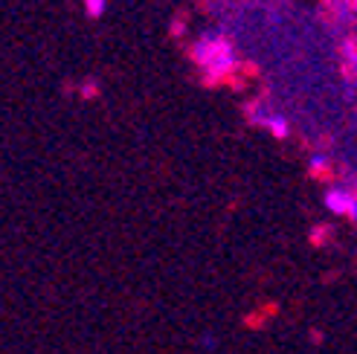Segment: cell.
<instances>
[{"label":"cell","mask_w":357,"mask_h":354,"mask_svg":"<svg viewBox=\"0 0 357 354\" xmlns=\"http://www.w3.org/2000/svg\"><path fill=\"white\" fill-rule=\"evenodd\" d=\"M189 56H192L195 64H198V70L204 73V79H206L209 84L227 82V79L238 70L236 44L229 41L221 29H206V32H201L198 38H195Z\"/></svg>","instance_id":"6da1fadb"},{"label":"cell","mask_w":357,"mask_h":354,"mask_svg":"<svg viewBox=\"0 0 357 354\" xmlns=\"http://www.w3.org/2000/svg\"><path fill=\"white\" fill-rule=\"evenodd\" d=\"M326 209L334 215H346L349 221H357V192L351 186L334 183L326 189Z\"/></svg>","instance_id":"7a4b0ae2"},{"label":"cell","mask_w":357,"mask_h":354,"mask_svg":"<svg viewBox=\"0 0 357 354\" xmlns=\"http://www.w3.org/2000/svg\"><path fill=\"white\" fill-rule=\"evenodd\" d=\"M340 64L346 82H357V35H346L340 41Z\"/></svg>","instance_id":"3957f363"},{"label":"cell","mask_w":357,"mask_h":354,"mask_svg":"<svg viewBox=\"0 0 357 354\" xmlns=\"http://www.w3.org/2000/svg\"><path fill=\"white\" fill-rule=\"evenodd\" d=\"M273 116V111L267 108V102L264 99H256V102H250L247 105V119L253 122V125H261V128H267V119Z\"/></svg>","instance_id":"277c9868"},{"label":"cell","mask_w":357,"mask_h":354,"mask_svg":"<svg viewBox=\"0 0 357 354\" xmlns=\"http://www.w3.org/2000/svg\"><path fill=\"white\" fill-rule=\"evenodd\" d=\"M267 131H271L276 139H288L291 137V119L284 116V114H276L273 111V116L267 119Z\"/></svg>","instance_id":"5b68a950"},{"label":"cell","mask_w":357,"mask_h":354,"mask_svg":"<svg viewBox=\"0 0 357 354\" xmlns=\"http://www.w3.org/2000/svg\"><path fill=\"white\" fill-rule=\"evenodd\" d=\"M308 169H311V174L314 177H326L328 171H331V160H328V157L326 154H311V160H308Z\"/></svg>","instance_id":"8992f818"},{"label":"cell","mask_w":357,"mask_h":354,"mask_svg":"<svg viewBox=\"0 0 357 354\" xmlns=\"http://www.w3.org/2000/svg\"><path fill=\"white\" fill-rule=\"evenodd\" d=\"M105 9H108V0H84V12L91 17H102Z\"/></svg>","instance_id":"52a82bcc"},{"label":"cell","mask_w":357,"mask_h":354,"mask_svg":"<svg viewBox=\"0 0 357 354\" xmlns=\"http://www.w3.org/2000/svg\"><path fill=\"white\" fill-rule=\"evenodd\" d=\"M93 93H96V84H93V82H87V84L82 87V96H93Z\"/></svg>","instance_id":"ba28073f"}]
</instances>
